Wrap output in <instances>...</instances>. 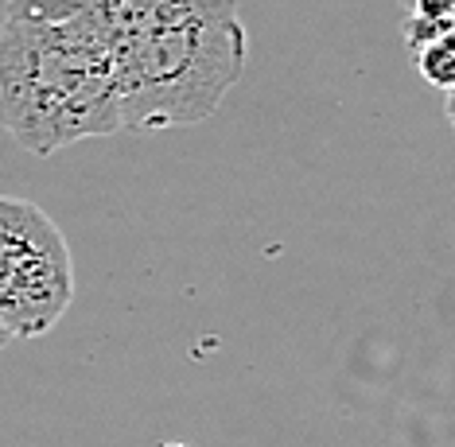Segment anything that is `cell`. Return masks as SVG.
<instances>
[{"label": "cell", "mask_w": 455, "mask_h": 447, "mask_svg": "<svg viewBox=\"0 0 455 447\" xmlns=\"http://www.w3.org/2000/svg\"><path fill=\"white\" fill-rule=\"evenodd\" d=\"M0 129L32 156L121 132L109 36L94 0H8Z\"/></svg>", "instance_id": "6da1fadb"}, {"label": "cell", "mask_w": 455, "mask_h": 447, "mask_svg": "<svg viewBox=\"0 0 455 447\" xmlns=\"http://www.w3.org/2000/svg\"><path fill=\"white\" fill-rule=\"evenodd\" d=\"M109 36L121 132L214 117L245 75L237 0H94Z\"/></svg>", "instance_id": "7a4b0ae2"}, {"label": "cell", "mask_w": 455, "mask_h": 447, "mask_svg": "<svg viewBox=\"0 0 455 447\" xmlns=\"http://www.w3.org/2000/svg\"><path fill=\"white\" fill-rule=\"evenodd\" d=\"M75 304V261L44 206L0 195V331L39 339Z\"/></svg>", "instance_id": "3957f363"}, {"label": "cell", "mask_w": 455, "mask_h": 447, "mask_svg": "<svg viewBox=\"0 0 455 447\" xmlns=\"http://www.w3.org/2000/svg\"><path fill=\"white\" fill-rule=\"evenodd\" d=\"M455 28V0H412L405 20V47L417 55L424 44Z\"/></svg>", "instance_id": "277c9868"}, {"label": "cell", "mask_w": 455, "mask_h": 447, "mask_svg": "<svg viewBox=\"0 0 455 447\" xmlns=\"http://www.w3.org/2000/svg\"><path fill=\"white\" fill-rule=\"evenodd\" d=\"M417 70L440 93H455V28L417 51Z\"/></svg>", "instance_id": "5b68a950"}, {"label": "cell", "mask_w": 455, "mask_h": 447, "mask_svg": "<svg viewBox=\"0 0 455 447\" xmlns=\"http://www.w3.org/2000/svg\"><path fill=\"white\" fill-rule=\"evenodd\" d=\"M443 117H448V124L455 129V93H443Z\"/></svg>", "instance_id": "8992f818"}, {"label": "cell", "mask_w": 455, "mask_h": 447, "mask_svg": "<svg viewBox=\"0 0 455 447\" xmlns=\"http://www.w3.org/2000/svg\"><path fill=\"white\" fill-rule=\"evenodd\" d=\"M8 342H12V339H8V335H4V331H0V350H4V347H8Z\"/></svg>", "instance_id": "52a82bcc"}, {"label": "cell", "mask_w": 455, "mask_h": 447, "mask_svg": "<svg viewBox=\"0 0 455 447\" xmlns=\"http://www.w3.org/2000/svg\"><path fill=\"white\" fill-rule=\"evenodd\" d=\"M156 447H191V443H156Z\"/></svg>", "instance_id": "ba28073f"}, {"label": "cell", "mask_w": 455, "mask_h": 447, "mask_svg": "<svg viewBox=\"0 0 455 447\" xmlns=\"http://www.w3.org/2000/svg\"><path fill=\"white\" fill-rule=\"evenodd\" d=\"M401 4H405V12H409V8H412V0H401Z\"/></svg>", "instance_id": "9c48e42d"}]
</instances>
